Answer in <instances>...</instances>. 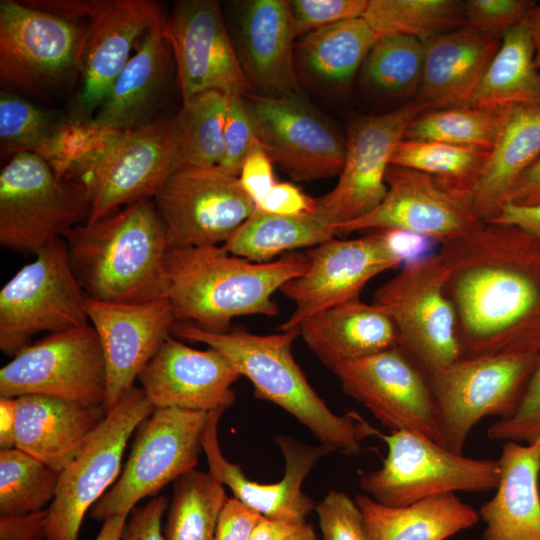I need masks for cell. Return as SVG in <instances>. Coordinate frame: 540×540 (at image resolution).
Wrapping results in <instances>:
<instances>
[{"instance_id": "36", "label": "cell", "mask_w": 540, "mask_h": 540, "mask_svg": "<svg viewBox=\"0 0 540 540\" xmlns=\"http://www.w3.org/2000/svg\"><path fill=\"white\" fill-rule=\"evenodd\" d=\"M336 235L335 225L316 211L287 216L255 208L223 247L232 255L263 263L285 252L315 247Z\"/></svg>"}, {"instance_id": "31", "label": "cell", "mask_w": 540, "mask_h": 540, "mask_svg": "<svg viewBox=\"0 0 540 540\" xmlns=\"http://www.w3.org/2000/svg\"><path fill=\"white\" fill-rule=\"evenodd\" d=\"M298 331L308 348L331 370L398 345L392 320L360 297L310 316Z\"/></svg>"}, {"instance_id": "7", "label": "cell", "mask_w": 540, "mask_h": 540, "mask_svg": "<svg viewBox=\"0 0 540 540\" xmlns=\"http://www.w3.org/2000/svg\"><path fill=\"white\" fill-rule=\"evenodd\" d=\"M85 299L65 240L49 243L0 290L1 351L13 357L38 333L53 334L89 324Z\"/></svg>"}, {"instance_id": "50", "label": "cell", "mask_w": 540, "mask_h": 540, "mask_svg": "<svg viewBox=\"0 0 540 540\" xmlns=\"http://www.w3.org/2000/svg\"><path fill=\"white\" fill-rule=\"evenodd\" d=\"M238 179L255 207L276 183L273 162L258 139L254 141L246 155Z\"/></svg>"}, {"instance_id": "39", "label": "cell", "mask_w": 540, "mask_h": 540, "mask_svg": "<svg viewBox=\"0 0 540 540\" xmlns=\"http://www.w3.org/2000/svg\"><path fill=\"white\" fill-rule=\"evenodd\" d=\"M424 44L405 35L379 37L359 72L362 86L387 99L415 98L424 67Z\"/></svg>"}, {"instance_id": "60", "label": "cell", "mask_w": 540, "mask_h": 540, "mask_svg": "<svg viewBox=\"0 0 540 540\" xmlns=\"http://www.w3.org/2000/svg\"><path fill=\"white\" fill-rule=\"evenodd\" d=\"M533 48L535 62L540 71V2L536 3L527 19Z\"/></svg>"}, {"instance_id": "4", "label": "cell", "mask_w": 540, "mask_h": 540, "mask_svg": "<svg viewBox=\"0 0 540 540\" xmlns=\"http://www.w3.org/2000/svg\"><path fill=\"white\" fill-rule=\"evenodd\" d=\"M87 297L114 303L167 298L168 242L152 199L86 221L64 238Z\"/></svg>"}, {"instance_id": "58", "label": "cell", "mask_w": 540, "mask_h": 540, "mask_svg": "<svg viewBox=\"0 0 540 540\" xmlns=\"http://www.w3.org/2000/svg\"><path fill=\"white\" fill-rule=\"evenodd\" d=\"M15 398L0 397V449L15 447Z\"/></svg>"}, {"instance_id": "16", "label": "cell", "mask_w": 540, "mask_h": 540, "mask_svg": "<svg viewBox=\"0 0 540 540\" xmlns=\"http://www.w3.org/2000/svg\"><path fill=\"white\" fill-rule=\"evenodd\" d=\"M168 247L223 245L255 210L221 167L179 166L152 198Z\"/></svg>"}, {"instance_id": "8", "label": "cell", "mask_w": 540, "mask_h": 540, "mask_svg": "<svg viewBox=\"0 0 540 540\" xmlns=\"http://www.w3.org/2000/svg\"><path fill=\"white\" fill-rule=\"evenodd\" d=\"M85 40L82 26L67 16L26 1H0V78L44 97L80 75Z\"/></svg>"}, {"instance_id": "29", "label": "cell", "mask_w": 540, "mask_h": 540, "mask_svg": "<svg viewBox=\"0 0 540 540\" xmlns=\"http://www.w3.org/2000/svg\"><path fill=\"white\" fill-rule=\"evenodd\" d=\"M422 42L424 67L416 97L432 110L468 105L501 39L466 24Z\"/></svg>"}, {"instance_id": "6", "label": "cell", "mask_w": 540, "mask_h": 540, "mask_svg": "<svg viewBox=\"0 0 540 540\" xmlns=\"http://www.w3.org/2000/svg\"><path fill=\"white\" fill-rule=\"evenodd\" d=\"M440 252L407 262L374 293L372 304L393 322L398 346L428 377L461 358L457 318L446 295Z\"/></svg>"}, {"instance_id": "5", "label": "cell", "mask_w": 540, "mask_h": 540, "mask_svg": "<svg viewBox=\"0 0 540 540\" xmlns=\"http://www.w3.org/2000/svg\"><path fill=\"white\" fill-rule=\"evenodd\" d=\"M83 184L59 178L39 155L19 152L0 173V245L36 254L88 220Z\"/></svg>"}, {"instance_id": "17", "label": "cell", "mask_w": 540, "mask_h": 540, "mask_svg": "<svg viewBox=\"0 0 540 540\" xmlns=\"http://www.w3.org/2000/svg\"><path fill=\"white\" fill-rule=\"evenodd\" d=\"M68 16L87 19L81 87L69 118L91 121L131 58L135 44L166 15L150 0H69Z\"/></svg>"}, {"instance_id": "43", "label": "cell", "mask_w": 540, "mask_h": 540, "mask_svg": "<svg viewBox=\"0 0 540 540\" xmlns=\"http://www.w3.org/2000/svg\"><path fill=\"white\" fill-rule=\"evenodd\" d=\"M67 119L38 107L16 93H0L1 154L31 152L52 158Z\"/></svg>"}, {"instance_id": "2", "label": "cell", "mask_w": 540, "mask_h": 540, "mask_svg": "<svg viewBox=\"0 0 540 540\" xmlns=\"http://www.w3.org/2000/svg\"><path fill=\"white\" fill-rule=\"evenodd\" d=\"M307 265V256L297 253L257 263L232 255L223 245L169 248L166 295L177 322L223 333L236 317L278 315L273 294Z\"/></svg>"}, {"instance_id": "10", "label": "cell", "mask_w": 540, "mask_h": 540, "mask_svg": "<svg viewBox=\"0 0 540 540\" xmlns=\"http://www.w3.org/2000/svg\"><path fill=\"white\" fill-rule=\"evenodd\" d=\"M209 412L155 408L135 430L119 477L89 511L98 521L129 516L137 503L195 469Z\"/></svg>"}, {"instance_id": "3", "label": "cell", "mask_w": 540, "mask_h": 540, "mask_svg": "<svg viewBox=\"0 0 540 540\" xmlns=\"http://www.w3.org/2000/svg\"><path fill=\"white\" fill-rule=\"evenodd\" d=\"M171 334L222 353L251 382L257 398L287 411L330 452L358 455L362 441L379 434L356 412L334 413L315 392L291 351L298 330L268 335L242 329L214 333L176 321Z\"/></svg>"}, {"instance_id": "44", "label": "cell", "mask_w": 540, "mask_h": 540, "mask_svg": "<svg viewBox=\"0 0 540 540\" xmlns=\"http://www.w3.org/2000/svg\"><path fill=\"white\" fill-rule=\"evenodd\" d=\"M59 471L13 447L0 451V517L43 510L56 495Z\"/></svg>"}, {"instance_id": "25", "label": "cell", "mask_w": 540, "mask_h": 540, "mask_svg": "<svg viewBox=\"0 0 540 540\" xmlns=\"http://www.w3.org/2000/svg\"><path fill=\"white\" fill-rule=\"evenodd\" d=\"M241 375L219 351L199 350L172 334L141 371L138 380L155 408L210 412L235 401L233 383Z\"/></svg>"}, {"instance_id": "27", "label": "cell", "mask_w": 540, "mask_h": 540, "mask_svg": "<svg viewBox=\"0 0 540 540\" xmlns=\"http://www.w3.org/2000/svg\"><path fill=\"white\" fill-rule=\"evenodd\" d=\"M173 52L166 16L139 41L91 124L102 130L134 129L155 120L167 91Z\"/></svg>"}, {"instance_id": "56", "label": "cell", "mask_w": 540, "mask_h": 540, "mask_svg": "<svg viewBox=\"0 0 540 540\" xmlns=\"http://www.w3.org/2000/svg\"><path fill=\"white\" fill-rule=\"evenodd\" d=\"M540 203V157L513 184L507 203L531 206Z\"/></svg>"}, {"instance_id": "13", "label": "cell", "mask_w": 540, "mask_h": 540, "mask_svg": "<svg viewBox=\"0 0 540 540\" xmlns=\"http://www.w3.org/2000/svg\"><path fill=\"white\" fill-rule=\"evenodd\" d=\"M408 233L375 230L353 239L331 238L308 252L306 270L280 289L295 310L280 325L281 331L298 330L302 321L332 306L358 298L378 274L406 260Z\"/></svg>"}, {"instance_id": "53", "label": "cell", "mask_w": 540, "mask_h": 540, "mask_svg": "<svg viewBox=\"0 0 540 540\" xmlns=\"http://www.w3.org/2000/svg\"><path fill=\"white\" fill-rule=\"evenodd\" d=\"M257 209L279 215H304L315 211L316 202L289 182H276Z\"/></svg>"}, {"instance_id": "41", "label": "cell", "mask_w": 540, "mask_h": 540, "mask_svg": "<svg viewBox=\"0 0 540 540\" xmlns=\"http://www.w3.org/2000/svg\"><path fill=\"white\" fill-rule=\"evenodd\" d=\"M488 153L437 141L403 138L395 148L390 164L432 176L468 205Z\"/></svg>"}, {"instance_id": "42", "label": "cell", "mask_w": 540, "mask_h": 540, "mask_svg": "<svg viewBox=\"0 0 540 540\" xmlns=\"http://www.w3.org/2000/svg\"><path fill=\"white\" fill-rule=\"evenodd\" d=\"M504 113L472 106L426 110L410 122L404 139L437 141L489 152L496 142Z\"/></svg>"}, {"instance_id": "22", "label": "cell", "mask_w": 540, "mask_h": 540, "mask_svg": "<svg viewBox=\"0 0 540 540\" xmlns=\"http://www.w3.org/2000/svg\"><path fill=\"white\" fill-rule=\"evenodd\" d=\"M385 180L387 193L381 203L365 216L337 225V235L392 230L443 244L483 223L428 174L390 164Z\"/></svg>"}, {"instance_id": "38", "label": "cell", "mask_w": 540, "mask_h": 540, "mask_svg": "<svg viewBox=\"0 0 540 540\" xmlns=\"http://www.w3.org/2000/svg\"><path fill=\"white\" fill-rule=\"evenodd\" d=\"M227 96L205 91L185 100L171 120L179 166L212 167L223 154Z\"/></svg>"}, {"instance_id": "33", "label": "cell", "mask_w": 540, "mask_h": 540, "mask_svg": "<svg viewBox=\"0 0 540 540\" xmlns=\"http://www.w3.org/2000/svg\"><path fill=\"white\" fill-rule=\"evenodd\" d=\"M377 39L363 17L301 36L295 46L299 80L329 95L342 94L359 75Z\"/></svg>"}, {"instance_id": "19", "label": "cell", "mask_w": 540, "mask_h": 540, "mask_svg": "<svg viewBox=\"0 0 540 540\" xmlns=\"http://www.w3.org/2000/svg\"><path fill=\"white\" fill-rule=\"evenodd\" d=\"M426 106L413 98L390 112L354 118L346 132V155L335 187L315 198V211L335 225L359 219L387 193L386 171L410 122Z\"/></svg>"}, {"instance_id": "20", "label": "cell", "mask_w": 540, "mask_h": 540, "mask_svg": "<svg viewBox=\"0 0 540 540\" xmlns=\"http://www.w3.org/2000/svg\"><path fill=\"white\" fill-rule=\"evenodd\" d=\"M332 371L342 391L391 432L422 434L444 446L429 381L398 345Z\"/></svg>"}, {"instance_id": "15", "label": "cell", "mask_w": 540, "mask_h": 540, "mask_svg": "<svg viewBox=\"0 0 540 540\" xmlns=\"http://www.w3.org/2000/svg\"><path fill=\"white\" fill-rule=\"evenodd\" d=\"M106 391L104 354L90 324L48 334L0 369V397L45 395L104 405Z\"/></svg>"}, {"instance_id": "59", "label": "cell", "mask_w": 540, "mask_h": 540, "mask_svg": "<svg viewBox=\"0 0 540 540\" xmlns=\"http://www.w3.org/2000/svg\"><path fill=\"white\" fill-rule=\"evenodd\" d=\"M127 518L126 515H117L105 519L95 540H121Z\"/></svg>"}, {"instance_id": "1", "label": "cell", "mask_w": 540, "mask_h": 540, "mask_svg": "<svg viewBox=\"0 0 540 540\" xmlns=\"http://www.w3.org/2000/svg\"><path fill=\"white\" fill-rule=\"evenodd\" d=\"M461 357L540 355V240L483 222L441 244Z\"/></svg>"}, {"instance_id": "26", "label": "cell", "mask_w": 540, "mask_h": 540, "mask_svg": "<svg viewBox=\"0 0 540 540\" xmlns=\"http://www.w3.org/2000/svg\"><path fill=\"white\" fill-rule=\"evenodd\" d=\"M232 41L252 93L300 94L295 65L298 37L287 0H250L233 9Z\"/></svg>"}, {"instance_id": "14", "label": "cell", "mask_w": 540, "mask_h": 540, "mask_svg": "<svg viewBox=\"0 0 540 540\" xmlns=\"http://www.w3.org/2000/svg\"><path fill=\"white\" fill-rule=\"evenodd\" d=\"M154 409L142 388L134 386L107 413L60 473L56 495L46 508L48 540H78L86 513L119 477L129 438Z\"/></svg>"}, {"instance_id": "40", "label": "cell", "mask_w": 540, "mask_h": 540, "mask_svg": "<svg viewBox=\"0 0 540 540\" xmlns=\"http://www.w3.org/2000/svg\"><path fill=\"white\" fill-rule=\"evenodd\" d=\"M379 37L411 36L421 41L467 24L457 0H368L362 16Z\"/></svg>"}, {"instance_id": "51", "label": "cell", "mask_w": 540, "mask_h": 540, "mask_svg": "<svg viewBox=\"0 0 540 540\" xmlns=\"http://www.w3.org/2000/svg\"><path fill=\"white\" fill-rule=\"evenodd\" d=\"M168 505L165 496H155L136 506L127 518L121 540H164L163 516Z\"/></svg>"}, {"instance_id": "52", "label": "cell", "mask_w": 540, "mask_h": 540, "mask_svg": "<svg viewBox=\"0 0 540 540\" xmlns=\"http://www.w3.org/2000/svg\"><path fill=\"white\" fill-rule=\"evenodd\" d=\"M263 516L239 500H226L217 523L214 540H250Z\"/></svg>"}, {"instance_id": "24", "label": "cell", "mask_w": 540, "mask_h": 540, "mask_svg": "<svg viewBox=\"0 0 540 540\" xmlns=\"http://www.w3.org/2000/svg\"><path fill=\"white\" fill-rule=\"evenodd\" d=\"M225 410L209 412L202 436V448L206 455L209 473L223 486H227L233 497L258 512L265 518L300 522L315 509V502L302 490V485L317 462L331 453L322 444L311 446L287 436L275 439L280 447L285 472L276 483H259L249 479L239 465L223 455L218 441V424Z\"/></svg>"}, {"instance_id": "48", "label": "cell", "mask_w": 540, "mask_h": 540, "mask_svg": "<svg viewBox=\"0 0 540 540\" xmlns=\"http://www.w3.org/2000/svg\"><path fill=\"white\" fill-rule=\"evenodd\" d=\"M315 510L323 540H369L360 508L344 492L329 491Z\"/></svg>"}, {"instance_id": "46", "label": "cell", "mask_w": 540, "mask_h": 540, "mask_svg": "<svg viewBox=\"0 0 540 540\" xmlns=\"http://www.w3.org/2000/svg\"><path fill=\"white\" fill-rule=\"evenodd\" d=\"M463 3L467 24L498 39L526 21L536 5L531 0H467Z\"/></svg>"}, {"instance_id": "35", "label": "cell", "mask_w": 540, "mask_h": 540, "mask_svg": "<svg viewBox=\"0 0 540 540\" xmlns=\"http://www.w3.org/2000/svg\"><path fill=\"white\" fill-rule=\"evenodd\" d=\"M467 106L489 111L540 106V71L527 20L503 36Z\"/></svg>"}, {"instance_id": "54", "label": "cell", "mask_w": 540, "mask_h": 540, "mask_svg": "<svg viewBox=\"0 0 540 540\" xmlns=\"http://www.w3.org/2000/svg\"><path fill=\"white\" fill-rule=\"evenodd\" d=\"M47 510L22 516L0 517V540H48L45 530Z\"/></svg>"}, {"instance_id": "37", "label": "cell", "mask_w": 540, "mask_h": 540, "mask_svg": "<svg viewBox=\"0 0 540 540\" xmlns=\"http://www.w3.org/2000/svg\"><path fill=\"white\" fill-rule=\"evenodd\" d=\"M163 524L164 540H214L220 512L228 499L209 472L193 469L173 482Z\"/></svg>"}, {"instance_id": "45", "label": "cell", "mask_w": 540, "mask_h": 540, "mask_svg": "<svg viewBox=\"0 0 540 540\" xmlns=\"http://www.w3.org/2000/svg\"><path fill=\"white\" fill-rule=\"evenodd\" d=\"M223 130V154L219 167L238 177L252 144L257 139L245 96L228 94Z\"/></svg>"}, {"instance_id": "57", "label": "cell", "mask_w": 540, "mask_h": 540, "mask_svg": "<svg viewBox=\"0 0 540 540\" xmlns=\"http://www.w3.org/2000/svg\"><path fill=\"white\" fill-rule=\"evenodd\" d=\"M487 223L513 225L540 240V203L531 206L506 204L500 214Z\"/></svg>"}, {"instance_id": "23", "label": "cell", "mask_w": 540, "mask_h": 540, "mask_svg": "<svg viewBox=\"0 0 540 540\" xmlns=\"http://www.w3.org/2000/svg\"><path fill=\"white\" fill-rule=\"evenodd\" d=\"M85 309L99 337L106 366L105 408L112 410L171 335L176 322L168 298L114 303L86 296Z\"/></svg>"}, {"instance_id": "18", "label": "cell", "mask_w": 540, "mask_h": 540, "mask_svg": "<svg viewBox=\"0 0 540 540\" xmlns=\"http://www.w3.org/2000/svg\"><path fill=\"white\" fill-rule=\"evenodd\" d=\"M256 136L292 180L312 182L339 176L346 155V137L300 94L245 96Z\"/></svg>"}, {"instance_id": "32", "label": "cell", "mask_w": 540, "mask_h": 540, "mask_svg": "<svg viewBox=\"0 0 540 540\" xmlns=\"http://www.w3.org/2000/svg\"><path fill=\"white\" fill-rule=\"evenodd\" d=\"M540 157V106L504 113L499 134L472 189L468 206L482 222L494 220L519 176Z\"/></svg>"}, {"instance_id": "55", "label": "cell", "mask_w": 540, "mask_h": 540, "mask_svg": "<svg viewBox=\"0 0 540 540\" xmlns=\"http://www.w3.org/2000/svg\"><path fill=\"white\" fill-rule=\"evenodd\" d=\"M250 540H318L314 527L306 521L289 522L263 517Z\"/></svg>"}, {"instance_id": "11", "label": "cell", "mask_w": 540, "mask_h": 540, "mask_svg": "<svg viewBox=\"0 0 540 540\" xmlns=\"http://www.w3.org/2000/svg\"><path fill=\"white\" fill-rule=\"evenodd\" d=\"M539 360L537 354L461 357L430 375L444 446L463 454L467 438L480 420L510 417Z\"/></svg>"}, {"instance_id": "21", "label": "cell", "mask_w": 540, "mask_h": 540, "mask_svg": "<svg viewBox=\"0 0 540 540\" xmlns=\"http://www.w3.org/2000/svg\"><path fill=\"white\" fill-rule=\"evenodd\" d=\"M166 29L182 100L205 91L252 93L218 1H176Z\"/></svg>"}, {"instance_id": "28", "label": "cell", "mask_w": 540, "mask_h": 540, "mask_svg": "<svg viewBox=\"0 0 540 540\" xmlns=\"http://www.w3.org/2000/svg\"><path fill=\"white\" fill-rule=\"evenodd\" d=\"M104 405L45 395L15 398V447L56 471L79 454L107 416Z\"/></svg>"}, {"instance_id": "9", "label": "cell", "mask_w": 540, "mask_h": 540, "mask_svg": "<svg viewBox=\"0 0 540 540\" xmlns=\"http://www.w3.org/2000/svg\"><path fill=\"white\" fill-rule=\"evenodd\" d=\"M388 452L382 466L361 477L360 488L380 504L400 507L455 492L494 490L499 461L457 454L422 434H380Z\"/></svg>"}, {"instance_id": "47", "label": "cell", "mask_w": 540, "mask_h": 540, "mask_svg": "<svg viewBox=\"0 0 540 540\" xmlns=\"http://www.w3.org/2000/svg\"><path fill=\"white\" fill-rule=\"evenodd\" d=\"M490 439L531 444L540 440V360L517 410L498 419L487 431Z\"/></svg>"}, {"instance_id": "30", "label": "cell", "mask_w": 540, "mask_h": 540, "mask_svg": "<svg viewBox=\"0 0 540 540\" xmlns=\"http://www.w3.org/2000/svg\"><path fill=\"white\" fill-rule=\"evenodd\" d=\"M495 494L479 509L482 540H540V440L504 441Z\"/></svg>"}, {"instance_id": "34", "label": "cell", "mask_w": 540, "mask_h": 540, "mask_svg": "<svg viewBox=\"0 0 540 540\" xmlns=\"http://www.w3.org/2000/svg\"><path fill=\"white\" fill-rule=\"evenodd\" d=\"M354 500L363 514L369 540H446L479 521L478 511L455 493L400 507L380 504L366 494Z\"/></svg>"}, {"instance_id": "49", "label": "cell", "mask_w": 540, "mask_h": 540, "mask_svg": "<svg viewBox=\"0 0 540 540\" xmlns=\"http://www.w3.org/2000/svg\"><path fill=\"white\" fill-rule=\"evenodd\" d=\"M298 37L309 32L362 17L368 0H290Z\"/></svg>"}, {"instance_id": "12", "label": "cell", "mask_w": 540, "mask_h": 540, "mask_svg": "<svg viewBox=\"0 0 540 540\" xmlns=\"http://www.w3.org/2000/svg\"><path fill=\"white\" fill-rule=\"evenodd\" d=\"M178 167L171 120L111 132L73 178L89 195L87 221L152 199Z\"/></svg>"}]
</instances>
